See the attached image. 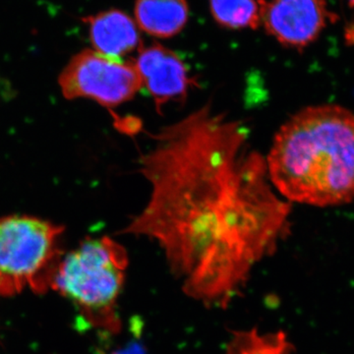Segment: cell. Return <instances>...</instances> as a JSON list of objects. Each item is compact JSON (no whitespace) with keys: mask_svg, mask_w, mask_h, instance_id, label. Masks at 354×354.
<instances>
[{"mask_svg":"<svg viewBox=\"0 0 354 354\" xmlns=\"http://www.w3.org/2000/svg\"><path fill=\"white\" fill-rule=\"evenodd\" d=\"M127 264V251L113 239H88L60 260L51 288L75 304L94 325L118 328L114 310Z\"/></svg>","mask_w":354,"mask_h":354,"instance_id":"cell-3","label":"cell"},{"mask_svg":"<svg viewBox=\"0 0 354 354\" xmlns=\"http://www.w3.org/2000/svg\"><path fill=\"white\" fill-rule=\"evenodd\" d=\"M58 83L66 99L87 97L104 106L129 101L143 87L134 62L90 50L72 58Z\"/></svg>","mask_w":354,"mask_h":354,"instance_id":"cell-5","label":"cell"},{"mask_svg":"<svg viewBox=\"0 0 354 354\" xmlns=\"http://www.w3.org/2000/svg\"><path fill=\"white\" fill-rule=\"evenodd\" d=\"M266 162L274 189L290 204L353 201L354 113L337 104L301 109L279 128Z\"/></svg>","mask_w":354,"mask_h":354,"instance_id":"cell-2","label":"cell"},{"mask_svg":"<svg viewBox=\"0 0 354 354\" xmlns=\"http://www.w3.org/2000/svg\"><path fill=\"white\" fill-rule=\"evenodd\" d=\"M135 17L140 29L157 38L176 36L188 20L186 0H137Z\"/></svg>","mask_w":354,"mask_h":354,"instance_id":"cell-9","label":"cell"},{"mask_svg":"<svg viewBox=\"0 0 354 354\" xmlns=\"http://www.w3.org/2000/svg\"><path fill=\"white\" fill-rule=\"evenodd\" d=\"M146 206L124 234L155 239L190 297L225 304L290 227L291 204L241 121L204 104L153 135Z\"/></svg>","mask_w":354,"mask_h":354,"instance_id":"cell-1","label":"cell"},{"mask_svg":"<svg viewBox=\"0 0 354 354\" xmlns=\"http://www.w3.org/2000/svg\"><path fill=\"white\" fill-rule=\"evenodd\" d=\"M209 2L214 18L223 27L256 29L261 24L259 0H211Z\"/></svg>","mask_w":354,"mask_h":354,"instance_id":"cell-10","label":"cell"},{"mask_svg":"<svg viewBox=\"0 0 354 354\" xmlns=\"http://www.w3.org/2000/svg\"><path fill=\"white\" fill-rule=\"evenodd\" d=\"M134 65L158 111L167 102L181 101L193 84L180 57L160 44L141 48Z\"/></svg>","mask_w":354,"mask_h":354,"instance_id":"cell-7","label":"cell"},{"mask_svg":"<svg viewBox=\"0 0 354 354\" xmlns=\"http://www.w3.org/2000/svg\"><path fill=\"white\" fill-rule=\"evenodd\" d=\"M285 335H260L257 332L237 333L228 346L227 354H290Z\"/></svg>","mask_w":354,"mask_h":354,"instance_id":"cell-11","label":"cell"},{"mask_svg":"<svg viewBox=\"0 0 354 354\" xmlns=\"http://www.w3.org/2000/svg\"><path fill=\"white\" fill-rule=\"evenodd\" d=\"M349 1H351V3L353 4V6H354V0H349Z\"/></svg>","mask_w":354,"mask_h":354,"instance_id":"cell-12","label":"cell"},{"mask_svg":"<svg viewBox=\"0 0 354 354\" xmlns=\"http://www.w3.org/2000/svg\"><path fill=\"white\" fill-rule=\"evenodd\" d=\"M261 23L279 43L302 48L313 43L330 18L326 0H259Z\"/></svg>","mask_w":354,"mask_h":354,"instance_id":"cell-6","label":"cell"},{"mask_svg":"<svg viewBox=\"0 0 354 354\" xmlns=\"http://www.w3.org/2000/svg\"><path fill=\"white\" fill-rule=\"evenodd\" d=\"M64 227L28 216L0 218V295L30 288L50 290L60 262L58 239Z\"/></svg>","mask_w":354,"mask_h":354,"instance_id":"cell-4","label":"cell"},{"mask_svg":"<svg viewBox=\"0 0 354 354\" xmlns=\"http://www.w3.org/2000/svg\"><path fill=\"white\" fill-rule=\"evenodd\" d=\"M90 38L97 53L122 59L141 46L138 27L120 10H109L88 19Z\"/></svg>","mask_w":354,"mask_h":354,"instance_id":"cell-8","label":"cell"}]
</instances>
